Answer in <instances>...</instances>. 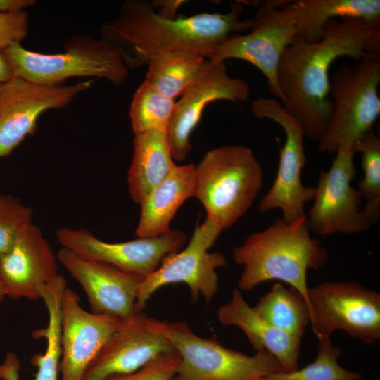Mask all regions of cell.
Instances as JSON below:
<instances>
[{
    "label": "cell",
    "mask_w": 380,
    "mask_h": 380,
    "mask_svg": "<svg viewBox=\"0 0 380 380\" xmlns=\"http://www.w3.org/2000/svg\"><path fill=\"white\" fill-rule=\"evenodd\" d=\"M380 54V20L333 19L322 38L306 42L294 37L283 53L277 82L284 109L302 124L305 137L319 141L331 114L329 70L340 57L359 61Z\"/></svg>",
    "instance_id": "1"
},
{
    "label": "cell",
    "mask_w": 380,
    "mask_h": 380,
    "mask_svg": "<svg viewBox=\"0 0 380 380\" xmlns=\"http://www.w3.org/2000/svg\"><path fill=\"white\" fill-rule=\"evenodd\" d=\"M243 4L237 1L224 13H198L169 18L147 0H127L115 18L101 27V38L119 46L130 68L147 65L160 53L191 51L210 58L223 41L248 31L253 18H242Z\"/></svg>",
    "instance_id": "2"
},
{
    "label": "cell",
    "mask_w": 380,
    "mask_h": 380,
    "mask_svg": "<svg viewBox=\"0 0 380 380\" xmlns=\"http://www.w3.org/2000/svg\"><path fill=\"white\" fill-rule=\"evenodd\" d=\"M310 231L305 215L291 222L278 217L249 235L232 253L234 261L243 268L237 289L249 291L268 281H281L298 291L308 306V271L319 270L328 259L327 250Z\"/></svg>",
    "instance_id": "3"
},
{
    "label": "cell",
    "mask_w": 380,
    "mask_h": 380,
    "mask_svg": "<svg viewBox=\"0 0 380 380\" xmlns=\"http://www.w3.org/2000/svg\"><path fill=\"white\" fill-rule=\"evenodd\" d=\"M194 170V197L203 205L206 218L222 230L248 210L262 186L261 165L252 149L243 145L208 151Z\"/></svg>",
    "instance_id": "4"
},
{
    "label": "cell",
    "mask_w": 380,
    "mask_h": 380,
    "mask_svg": "<svg viewBox=\"0 0 380 380\" xmlns=\"http://www.w3.org/2000/svg\"><path fill=\"white\" fill-rule=\"evenodd\" d=\"M64 49L63 53L45 54L27 50L18 43L2 51L15 77L38 84H58L70 77H93L120 86L128 77L122 50L102 38L73 36Z\"/></svg>",
    "instance_id": "5"
},
{
    "label": "cell",
    "mask_w": 380,
    "mask_h": 380,
    "mask_svg": "<svg viewBox=\"0 0 380 380\" xmlns=\"http://www.w3.org/2000/svg\"><path fill=\"white\" fill-rule=\"evenodd\" d=\"M149 326L165 337L179 355L172 380H259L285 371L270 353L258 350L248 355L227 348L215 337L196 334L184 321L169 322L148 317Z\"/></svg>",
    "instance_id": "6"
},
{
    "label": "cell",
    "mask_w": 380,
    "mask_h": 380,
    "mask_svg": "<svg viewBox=\"0 0 380 380\" xmlns=\"http://www.w3.org/2000/svg\"><path fill=\"white\" fill-rule=\"evenodd\" d=\"M380 54L367 53L354 66L344 65L329 80L331 114L319 150L336 153L372 129L380 114Z\"/></svg>",
    "instance_id": "7"
},
{
    "label": "cell",
    "mask_w": 380,
    "mask_h": 380,
    "mask_svg": "<svg viewBox=\"0 0 380 380\" xmlns=\"http://www.w3.org/2000/svg\"><path fill=\"white\" fill-rule=\"evenodd\" d=\"M310 324L317 338L337 330L366 344L380 339V294L357 281H325L309 287Z\"/></svg>",
    "instance_id": "8"
},
{
    "label": "cell",
    "mask_w": 380,
    "mask_h": 380,
    "mask_svg": "<svg viewBox=\"0 0 380 380\" xmlns=\"http://www.w3.org/2000/svg\"><path fill=\"white\" fill-rule=\"evenodd\" d=\"M246 34H236L221 42L209 58L239 59L255 66L265 76L270 93L281 100L277 82L281 57L296 37L293 1H263Z\"/></svg>",
    "instance_id": "9"
},
{
    "label": "cell",
    "mask_w": 380,
    "mask_h": 380,
    "mask_svg": "<svg viewBox=\"0 0 380 380\" xmlns=\"http://www.w3.org/2000/svg\"><path fill=\"white\" fill-rule=\"evenodd\" d=\"M222 232L208 218L197 224L184 249L165 256L158 269L141 281L136 311L142 312L151 296L160 288L175 283L187 285L194 302L200 297L207 302L211 300L219 285L216 270L227 265L224 254L209 252Z\"/></svg>",
    "instance_id": "10"
},
{
    "label": "cell",
    "mask_w": 380,
    "mask_h": 380,
    "mask_svg": "<svg viewBox=\"0 0 380 380\" xmlns=\"http://www.w3.org/2000/svg\"><path fill=\"white\" fill-rule=\"evenodd\" d=\"M251 111L258 119H270L279 124L286 135L276 177L261 198L258 210L265 213L279 208L285 221H293L305 215V205L313 200L315 192L314 187L305 186L301 181V172L307 161L302 124L275 98L257 96L251 102Z\"/></svg>",
    "instance_id": "11"
},
{
    "label": "cell",
    "mask_w": 380,
    "mask_h": 380,
    "mask_svg": "<svg viewBox=\"0 0 380 380\" xmlns=\"http://www.w3.org/2000/svg\"><path fill=\"white\" fill-rule=\"evenodd\" d=\"M351 144L341 146L328 171L321 170L313 204L307 216L310 230L322 236L368 230L371 222L360 208L362 196L351 182L356 170Z\"/></svg>",
    "instance_id": "12"
},
{
    "label": "cell",
    "mask_w": 380,
    "mask_h": 380,
    "mask_svg": "<svg viewBox=\"0 0 380 380\" xmlns=\"http://www.w3.org/2000/svg\"><path fill=\"white\" fill-rule=\"evenodd\" d=\"M56 237L62 248L83 258L109 264L142 279L156 271L165 256L180 251L186 239L183 232L170 229L156 236L108 243L87 230L67 227L58 229Z\"/></svg>",
    "instance_id": "13"
},
{
    "label": "cell",
    "mask_w": 380,
    "mask_h": 380,
    "mask_svg": "<svg viewBox=\"0 0 380 380\" xmlns=\"http://www.w3.org/2000/svg\"><path fill=\"white\" fill-rule=\"evenodd\" d=\"M92 80L72 84H43L15 77L0 88V157L9 155L34 129L40 115L61 109Z\"/></svg>",
    "instance_id": "14"
},
{
    "label": "cell",
    "mask_w": 380,
    "mask_h": 380,
    "mask_svg": "<svg viewBox=\"0 0 380 380\" xmlns=\"http://www.w3.org/2000/svg\"><path fill=\"white\" fill-rule=\"evenodd\" d=\"M251 89L243 80L228 74L223 61L207 59L201 72L175 103L166 136L175 161L186 159L191 149L190 137L205 106L217 100L244 102Z\"/></svg>",
    "instance_id": "15"
},
{
    "label": "cell",
    "mask_w": 380,
    "mask_h": 380,
    "mask_svg": "<svg viewBox=\"0 0 380 380\" xmlns=\"http://www.w3.org/2000/svg\"><path fill=\"white\" fill-rule=\"evenodd\" d=\"M173 349L165 337L149 326L148 316L136 312L121 319L87 368L82 380H106L134 372L160 354Z\"/></svg>",
    "instance_id": "16"
},
{
    "label": "cell",
    "mask_w": 380,
    "mask_h": 380,
    "mask_svg": "<svg viewBox=\"0 0 380 380\" xmlns=\"http://www.w3.org/2000/svg\"><path fill=\"white\" fill-rule=\"evenodd\" d=\"M120 321L115 316L87 311L80 305L77 293L67 287L61 302V380H82Z\"/></svg>",
    "instance_id": "17"
},
{
    "label": "cell",
    "mask_w": 380,
    "mask_h": 380,
    "mask_svg": "<svg viewBox=\"0 0 380 380\" xmlns=\"http://www.w3.org/2000/svg\"><path fill=\"white\" fill-rule=\"evenodd\" d=\"M57 259L81 285L91 312L117 317L121 319L134 312L139 277L107 263L89 260L65 248Z\"/></svg>",
    "instance_id": "18"
},
{
    "label": "cell",
    "mask_w": 380,
    "mask_h": 380,
    "mask_svg": "<svg viewBox=\"0 0 380 380\" xmlns=\"http://www.w3.org/2000/svg\"><path fill=\"white\" fill-rule=\"evenodd\" d=\"M57 260L41 229L30 224L0 258V280L7 296L39 299L40 287L58 274Z\"/></svg>",
    "instance_id": "19"
},
{
    "label": "cell",
    "mask_w": 380,
    "mask_h": 380,
    "mask_svg": "<svg viewBox=\"0 0 380 380\" xmlns=\"http://www.w3.org/2000/svg\"><path fill=\"white\" fill-rule=\"evenodd\" d=\"M219 322L241 329L255 351L265 350L272 355L285 371L299 368L301 338L271 325L254 311L237 288L229 300L217 310Z\"/></svg>",
    "instance_id": "20"
},
{
    "label": "cell",
    "mask_w": 380,
    "mask_h": 380,
    "mask_svg": "<svg viewBox=\"0 0 380 380\" xmlns=\"http://www.w3.org/2000/svg\"><path fill=\"white\" fill-rule=\"evenodd\" d=\"M67 288L65 279L58 274L48 284L39 289V298L43 300L48 312L47 327L32 332L34 338H44L46 347L43 354L31 358L32 365L37 367L34 380H58L62 356L61 345V302ZM20 362L15 353H8L1 365L2 380H20Z\"/></svg>",
    "instance_id": "21"
},
{
    "label": "cell",
    "mask_w": 380,
    "mask_h": 380,
    "mask_svg": "<svg viewBox=\"0 0 380 380\" xmlns=\"http://www.w3.org/2000/svg\"><path fill=\"white\" fill-rule=\"evenodd\" d=\"M195 189L194 165H177L140 203L137 236H156L169 230L177 210L188 198L194 197Z\"/></svg>",
    "instance_id": "22"
},
{
    "label": "cell",
    "mask_w": 380,
    "mask_h": 380,
    "mask_svg": "<svg viewBox=\"0 0 380 380\" xmlns=\"http://www.w3.org/2000/svg\"><path fill=\"white\" fill-rule=\"evenodd\" d=\"M134 136L127 183L132 200L140 204L177 165L165 132L151 130Z\"/></svg>",
    "instance_id": "23"
},
{
    "label": "cell",
    "mask_w": 380,
    "mask_h": 380,
    "mask_svg": "<svg viewBox=\"0 0 380 380\" xmlns=\"http://www.w3.org/2000/svg\"><path fill=\"white\" fill-rule=\"evenodd\" d=\"M293 6L296 37L306 42L319 41L333 19L380 20L379 0H298Z\"/></svg>",
    "instance_id": "24"
},
{
    "label": "cell",
    "mask_w": 380,
    "mask_h": 380,
    "mask_svg": "<svg viewBox=\"0 0 380 380\" xmlns=\"http://www.w3.org/2000/svg\"><path fill=\"white\" fill-rule=\"evenodd\" d=\"M207 59L186 50L160 53L148 62L144 81L161 94L175 100L194 81Z\"/></svg>",
    "instance_id": "25"
},
{
    "label": "cell",
    "mask_w": 380,
    "mask_h": 380,
    "mask_svg": "<svg viewBox=\"0 0 380 380\" xmlns=\"http://www.w3.org/2000/svg\"><path fill=\"white\" fill-rule=\"evenodd\" d=\"M253 308L271 325L301 338L310 324V310L303 296L279 282L274 283Z\"/></svg>",
    "instance_id": "26"
},
{
    "label": "cell",
    "mask_w": 380,
    "mask_h": 380,
    "mask_svg": "<svg viewBox=\"0 0 380 380\" xmlns=\"http://www.w3.org/2000/svg\"><path fill=\"white\" fill-rule=\"evenodd\" d=\"M175 103L144 81L133 95L129 111L134 135L151 130L166 132Z\"/></svg>",
    "instance_id": "27"
},
{
    "label": "cell",
    "mask_w": 380,
    "mask_h": 380,
    "mask_svg": "<svg viewBox=\"0 0 380 380\" xmlns=\"http://www.w3.org/2000/svg\"><path fill=\"white\" fill-rule=\"evenodd\" d=\"M318 352L313 362L294 371L270 374L259 380H360L358 372L343 368L338 363L343 353L334 346L330 337L318 338Z\"/></svg>",
    "instance_id": "28"
},
{
    "label": "cell",
    "mask_w": 380,
    "mask_h": 380,
    "mask_svg": "<svg viewBox=\"0 0 380 380\" xmlns=\"http://www.w3.org/2000/svg\"><path fill=\"white\" fill-rule=\"evenodd\" d=\"M361 155L363 177L357 189L366 201L380 198V138L372 129L353 145Z\"/></svg>",
    "instance_id": "29"
},
{
    "label": "cell",
    "mask_w": 380,
    "mask_h": 380,
    "mask_svg": "<svg viewBox=\"0 0 380 380\" xmlns=\"http://www.w3.org/2000/svg\"><path fill=\"white\" fill-rule=\"evenodd\" d=\"M32 224V210L18 199L0 194V258Z\"/></svg>",
    "instance_id": "30"
},
{
    "label": "cell",
    "mask_w": 380,
    "mask_h": 380,
    "mask_svg": "<svg viewBox=\"0 0 380 380\" xmlns=\"http://www.w3.org/2000/svg\"><path fill=\"white\" fill-rule=\"evenodd\" d=\"M179 360V353L173 349L160 354L134 372L113 376L106 380H172Z\"/></svg>",
    "instance_id": "31"
},
{
    "label": "cell",
    "mask_w": 380,
    "mask_h": 380,
    "mask_svg": "<svg viewBox=\"0 0 380 380\" xmlns=\"http://www.w3.org/2000/svg\"><path fill=\"white\" fill-rule=\"evenodd\" d=\"M28 33V14L0 11V50L20 43Z\"/></svg>",
    "instance_id": "32"
},
{
    "label": "cell",
    "mask_w": 380,
    "mask_h": 380,
    "mask_svg": "<svg viewBox=\"0 0 380 380\" xmlns=\"http://www.w3.org/2000/svg\"><path fill=\"white\" fill-rule=\"evenodd\" d=\"M35 4L34 0H0V11L11 13L24 11Z\"/></svg>",
    "instance_id": "33"
},
{
    "label": "cell",
    "mask_w": 380,
    "mask_h": 380,
    "mask_svg": "<svg viewBox=\"0 0 380 380\" xmlns=\"http://www.w3.org/2000/svg\"><path fill=\"white\" fill-rule=\"evenodd\" d=\"M156 3H151L154 6H157L158 13L169 18H175V13L179 6L184 3L183 1H156Z\"/></svg>",
    "instance_id": "34"
},
{
    "label": "cell",
    "mask_w": 380,
    "mask_h": 380,
    "mask_svg": "<svg viewBox=\"0 0 380 380\" xmlns=\"http://www.w3.org/2000/svg\"><path fill=\"white\" fill-rule=\"evenodd\" d=\"M362 210L372 224L376 222L380 215V198L367 201Z\"/></svg>",
    "instance_id": "35"
},
{
    "label": "cell",
    "mask_w": 380,
    "mask_h": 380,
    "mask_svg": "<svg viewBox=\"0 0 380 380\" xmlns=\"http://www.w3.org/2000/svg\"><path fill=\"white\" fill-rule=\"evenodd\" d=\"M14 77V72L10 63L2 50H0V84L6 83Z\"/></svg>",
    "instance_id": "36"
},
{
    "label": "cell",
    "mask_w": 380,
    "mask_h": 380,
    "mask_svg": "<svg viewBox=\"0 0 380 380\" xmlns=\"http://www.w3.org/2000/svg\"><path fill=\"white\" fill-rule=\"evenodd\" d=\"M6 296H7L6 289L0 280V302H1Z\"/></svg>",
    "instance_id": "37"
},
{
    "label": "cell",
    "mask_w": 380,
    "mask_h": 380,
    "mask_svg": "<svg viewBox=\"0 0 380 380\" xmlns=\"http://www.w3.org/2000/svg\"><path fill=\"white\" fill-rule=\"evenodd\" d=\"M0 380H2L1 379V365H0Z\"/></svg>",
    "instance_id": "38"
},
{
    "label": "cell",
    "mask_w": 380,
    "mask_h": 380,
    "mask_svg": "<svg viewBox=\"0 0 380 380\" xmlns=\"http://www.w3.org/2000/svg\"><path fill=\"white\" fill-rule=\"evenodd\" d=\"M1 84H0V88H1Z\"/></svg>",
    "instance_id": "39"
}]
</instances>
